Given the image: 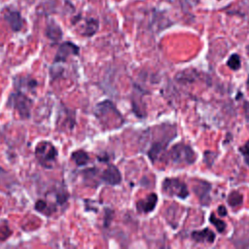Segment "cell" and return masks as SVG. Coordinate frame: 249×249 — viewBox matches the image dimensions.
<instances>
[{
	"instance_id": "2e32d148",
	"label": "cell",
	"mask_w": 249,
	"mask_h": 249,
	"mask_svg": "<svg viewBox=\"0 0 249 249\" xmlns=\"http://www.w3.org/2000/svg\"><path fill=\"white\" fill-rule=\"evenodd\" d=\"M98 26H99V23H98L97 19L92 18H87L85 29L82 32V35L87 36V37H90V36L94 35L98 30Z\"/></svg>"
},
{
	"instance_id": "277c9868",
	"label": "cell",
	"mask_w": 249,
	"mask_h": 249,
	"mask_svg": "<svg viewBox=\"0 0 249 249\" xmlns=\"http://www.w3.org/2000/svg\"><path fill=\"white\" fill-rule=\"evenodd\" d=\"M58 156L57 149L49 141H41L36 145L35 158L38 162L47 168L53 167Z\"/></svg>"
},
{
	"instance_id": "d6986e66",
	"label": "cell",
	"mask_w": 249,
	"mask_h": 249,
	"mask_svg": "<svg viewBox=\"0 0 249 249\" xmlns=\"http://www.w3.org/2000/svg\"><path fill=\"white\" fill-rule=\"evenodd\" d=\"M243 200V196L241 194H239L236 191H232L229 196H228V203L229 205H231V207H235L237 205H240L242 203Z\"/></svg>"
},
{
	"instance_id": "3957f363",
	"label": "cell",
	"mask_w": 249,
	"mask_h": 249,
	"mask_svg": "<svg viewBox=\"0 0 249 249\" xmlns=\"http://www.w3.org/2000/svg\"><path fill=\"white\" fill-rule=\"evenodd\" d=\"M167 159L174 164L189 165L193 164L196 160V154L187 144L178 143L174 145L166 154Z\"/></svg>"
},
{
	"instance_id": "5b68a950",
	"label": "cell",
	"mask_w": 249,
	"mask_h": 249,
	"mask_svg": "<svg viewBox=\"0 0 249 249\" xmlns=\"http://www.w3.org/2000/svg\"><path fill=\"white\" fill-rule=\"evenodd\" d=\"M7 105L15 109L21 119H28L30 117L32 100L20 90H17L10 94Z\"/></svg>"
},
{
	"instance_id": "ac0fdd59",
	"label": "cell",
	"mask_w": 249,
	"mask_h": 249,
	"mask_svg": "<svg viewBox=\"0 0 249 249\" xmlns=\"http://www.w3.org/2000/svg\"><path fill=\"white\" fill-rule=\"evenodd\" d=\"M197 74L193 69H186L182 72H180L176 76V80L179 82H193L196 80Z\"/></svg>"
},
{
	"instance_id": "ba28073f",
	"label": "cell",
	"mask_w": 249,
	"mask_h": 249,
	"mask_svg": "<svg viewBox=\"0 0 249 249\" xmlns=\"http://www.w3.org/2000/svg\"><path fill=\"white\" fill-rule=\"evenodd\" d=\"M210 190L211 185L203 180H196V185L193 187V191L203 205H208L210 202Z\"/></svg>"
},
{
	"instance_id": "cb8c5ba5",
	"label": "cell",
	"mask_w": 249,
	"mask_h": 249,
	"mask_svg": "<svg viewBox=\"0 0 249 249\" xmlns=\"http://www.w3.org/2000/svg\"><path fill=\"white\" fill-rule=\"evenodd\" d=\"M240 153H242V155L246 158H249V140L239 148Z\"/></svg>"
},
{
	"instance_id": "44dd1931",
	"label": "cell",
	"mask_w": 249,
	"mask_h": 249,
	"mask_svg": "<svg viewBox=\"0 0 249 249\" xmlns=\"http://www.w3.org/2000/svg\"><path fill=\"white\" fill-rule=\"evenodd\" d=\"M209 221H210V223L216 228V230L219 231V232H224L225 231V230H226V223L223 221V220H221V219H219V218H216L213 214H211L210 215V218H209Z\"/></svg>"
},
{
	"instance_id": "7a4b0ae2",
	"label": "cell",
	"mask_w": 249,
	"mask_h": 249,
	"mask_svg": "<svg viewBox=\"0 0 249 249\" xmlns=\"http://www.w3.org/2000/svg\"><path fill=\"white\" fill-rule=\"evenodd\" d=\"M177 135L176 127L172 124H163L162 132L153 141L150 145V148L147 151L149 160L152 162H155L162 151L166 148L169 142Z\"/></svg>"
},
{
	"instance_id": "e0dca14e",
	"label": "cell",
	"mask_w": 249,
	"mask_h": 249,
	"mask_svg": "<svg viewBox=\"0 0 249 249\" xmlns=\"http://www.w3.org/2000/svg\"><path fill=\"white\" fill-rule=\"evenodd\" d=\"M71 160L78 165V166H83L86 165L89 160V154L84 151V150H77L72 153L71 155Z\"/></svg>"
},
{
	"instance_id": "8992f818",
	"label": "cell",
	"mask_w": 249,
	"mask_h": 249,
	"mask_svg": "<svg viewBox=\"0 0 249 249\" xmlns=\"http://www.w3.org/2000/svg\"><path fill=\"white\" fill-rule=\"evenodd\" d=\"M162 192L169 196L186 198L189 196V190L186 184L178 178H165L162 182Z\"/></svg>"
},
{
	"instance_id": "52a82bcc",
	"label": "cell",
	"mask_w": 249,
	"mask_h": 249,
	"mask_svg": "<svg viewBox=\"0 0 249 249\" xmlns=\"http://www.w3.org/2000/svg\"><path fill=\"white\" fill-rule=\"evenodd\" d=\"M79 52H80V48L74 43L69 41L63 42L62 44L59 45L53 61L55 63L65 62L70 55H78Z\"/></svg>"
},
{
	"instance_id": "4fadbf2b",
	"label": "cell",
	"mask_w": 249,
	"mask_h": 249,
	"mask_svg": "<svg viewBox=\"0 0 249 249\" xmlns=\"http://www.w3.org/2000/svg\"><path fill=\"white\" fill-rule=\"evenodd\" d=\"M62 30L60 28V26L54 22V21H50L47 24V28H46V36L53 42L56 43L58 41L61 40L62 38Z\"/></svg>"
},
{
	"instance_id": "8fae6325",
	"label": "cell",
	"mask_w": 249,
	"mask_h": 249,
	"mask_svg": "<svg viewBox=\"0 0 249 249\" xmlns=\"http://www.w3.org/2000/svg\"><path fill=\"white\" fill-rule=\"evenodd\" d=\"M158 202V196L155 193L148 195L144 199H140L136 202V208L138 212L150 213L152 212Z\"/></svg>"
},
{
	"instance_id": "ffe728a7",
	"label": "cell",
	"mask_w": 249,
	"mask_h": 249,
	"mask_svg": "<svg viewBox=\"0 0 249 249\" xmlns=\"http://www.w3.org/2000/svg\"><path fill=\"white\" fill-rule=\"evenodd\" d=\"M228 66L232 69V70H238L241 66V61H240V57L237 53H232L230 58L228 59V62H227Z\"/></svg>"
},
{
	"instance_id": "9a60e30c",
	"label": "cell",
	"mask_w": 249,
	"mask_h": 249,
	"mask_svg": "<svg viewBox=\"0 0 249 249\" xmlns=\"http://www.w3.org/2000/svg\"><path fill=\"white\" fill-rule=\"evenodd\" d=\"M35 209L44 215L51 216L53 212L55 211V206L44 199H38L35 203Z\"/></svg>"
},
{
	"instance_id": "7402d4cb",
	"label": "cell",
	"mask_w": 249,
	"mask_h": 249,
	"mask_svg": "<svg viewBox=\"0 0 249 249\" xmlns=\"http://www.w3.org/2000/svg\"><path fill=\"white\" fill-rule=\"evenodd\" d=\"M216 154L211 152V151H206L204 152V156H203V160L205 162V164H207L208 166H211V164L214 162L215 159H216Z\"/></svg>"
},
{
	"instance_id": "6da1fadb",
	"label": "cell",
	"mask_w": 249,
	"mask_h": 249,
	"mask_svg": "<svg viewBox=\"0 0 249 249\" xmlns=\"http://www.w3.org/2000/svg\"><path fill=\"white\" fill-rule=\"evenodd\" d=\"M94 115L99 123L107 129L118 128L124 122L122 114L110 100H104L98 103L95 106Z\"/></svg>"
},
{
	"instance_id": "7c38bea8",
	"label": "cell",
	"mask_w": 249,
	"mask_h": 249,
	"mask_svg": "<svg viewBox=\"0 0 249 249\" xmlns=\"http://www.w3.org/2000/svg\"><path fill=\"white\" fill-rule=\"evenodd\" d=\"M215 237V233L208 228L201 231H195L192 232V238L198 243H213Z\"/></svg>"
},
{
	"instance_id": "5bb4252c",
	"label": "cell",
	"mask_w": 249,
	"mask_h": 249,
	"mask_svg": "<svg viewBox=\"0 0 249 249\" xmlns=\"http://www.w3.org/2000/svg\"><path fill=\"white\" fill-rule=\"evenodd\" d=\"M15 87L19 89L20 88H26L28 89H34L37 87V81L30 77H15Z\"/></svg>"
},
{
	"instance_id": "d4e9b609",
	"label": "cell",
	"mask_w": 249,
	"mask_h": 249,
	"mask_svg": "<svg viewBox=\"0 0 249 249\" xmlns=\"http://www.w3.org/2000/svg\"><path fill=\"white\" fill-rule=\"evenodd\" d=\"M218 214L220 215V216H222V217H225V216H227V209H226V207L224 206V205H220L219 207H218Z\"/></svg>"
},
{
	"instance_id": "9c48e42d",
	"label": "cell",
	"mask_w": 249,
	"mask_h": 249,
	"mask_svg": "<svg viewBox=\"0 0 249 249\" xmlns=\"http://www.w3.org/2000/svg\"><path fill=\"white\" fill-rule=\"evenodd\" d=\"M4 19L7 21L9 26L14 32H18L23 27V18H21L19 12L15 10H5L3 14Z\"/></svg>"
},
{
	"instance_id": "484cf974",
	"label": "cell",
	"mask_w": 249,
	"mask_h": 249,
	"mask_svg": "<svg viewBox=\"0 0 249 249\" xmlns=\"http://www.w3.org/2000/svg\"><path fill=\"white\" fill-rule=\"evenodd\" d=\"M247 85L249 86V79H248V81H247Z\"/></svg>"
},
{
	"instance_id": "603a6c76",
	"label": "cell",
	"mask_w": 249,
	"mask_h": 249,
	"mask_svg": "<svg viewBox=\"0 0 249 249\" xmlns=\"http://www.w3.org/2000/svg\"><path fill=\"white\" fill-rule=\"evenodd\" d=\"M55 197H56V202L58 203V204H63L64 202H66V200L68 199V194L66 193V192H59V193H57L56 194V196H55Z\"/></svg>"
},
{
	"instance_id": "30bf717a",
	"label": "cell",
	"mask_w": 249,
	"mask_h": 249,
	"mask_svg": "<svg viewBox=\"0 0 249 249\" xmlns=\"http://www.w3.org/2000/svg\"><path fill=\"white\" fill-rule=\"evenodd\" d=\"M101 180L108 185L116 186L121 183L122 175L117 166L113 164H109L108 167L102 172Z\"/></svg>"
}]
</instances>
